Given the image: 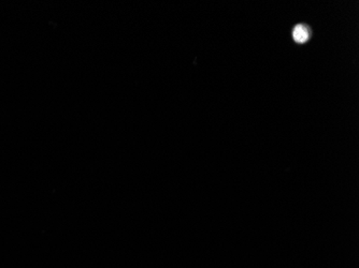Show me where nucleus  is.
I'll return each mask as SVG.
<instances>
[{
	"label": "nucleus",
	"mask_w": 359,
	"mask_h": 268,
	"mask_svg": "<svg viewBox=\"0 0 359 268\" xmlns=\"http://www.w3.org/2000/svg\"><path fill=\"white\" fill-rule=\"evenodd\" d=\"M292 36H294V39H295L296 42L304 43V42L309 39L308 28L302 25L296 26L294 32H292Z\"/></svg>",
	"instance_id": "f257e3e1"
}]
</instances>
